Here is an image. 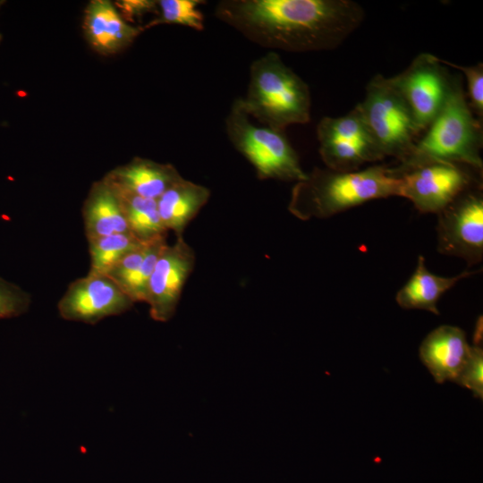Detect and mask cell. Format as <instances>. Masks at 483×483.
I'll return each mask as SVG.
<instances>
[{"mask_svg": "<svg viewBox=\"0 0 483 483\" xmlns=\"http://www.w3.org/2000/svg\"><path fill=\"white\" fill-rule=\"evenodd\" d=\"M215 16L262 47L302 53L336 48L365 12L352 0H223Z\"/></svg>", "mask_w": 483, "mask_h": 483, "instance_id": "cell-1", "label": "cell"}, {"mask_svg": "<svg viewBox=\"0 0 483 483\" xmlns=\"http://www.w3.org/2000/svg\"><path fill=\"white\" fill-rule=\"evenodd\" d=\"M400 193L401 178L393 167L373 165L352 172L315 167L292 188L289 210L303 220L326 218Z\"/></svg>", "mask_w": 483, "mask_h": 483, "instance_id": "cell-2", "label": "cell"}, {"mask_svg": "<svg viewBox=\"0 0 483 483\" xmlns=\"http://www.w3.org/2000/svg\"><path fill=\"white\" fill-rule=\"evenodd\" d=\"M426 130L411 155L393 167L395 171L429 162L482 169V127L468 104L460 76L452 78L446 99Z\"/></svg>", "mask_w": 483, "mask_h": 483, "instance_id": "cell-3", "label": "cell"}, {"mask_svg": "<svg viewBox=\"0 0 483 483\" xmlns=\"http://www.w3.org/2000/svg\"><path fill=\"white\" fill-rule=\"evenodd\" d=\"M246 95L239 98L244 112L262 125L284 131L310 120L308 84L275 52L254 60Z\"/></svg>", "mask_w": 483, "mask_h": 483, "instance_id": "cell-4", "label": "cell"}, {"mask_svg": "<svg viewBox=\"0 0 483 483\" xmlns=\"http://www.w3.org/2000/svg\"><path fill=\"white\" fill-rule=\"evenodd\" d=\"M355 107L383 157H393L401 163L411 155L420 131L391 77L375 75Z\"/></svg>", "mask_w": 483, "mask_h": 483, "instance_id": "cell-5", "label": "cell"}, {"mask_svg": "<svg viewBox=\"0 0 483 483\" xmlns=\"http://www.w3.org/2000/svg\"><path fill=\"white\" fill-rule=\"evenodd\" d=\"M225 131L233 148L252 165L259 179L297 182L307 178L284 131L253 123L239 98L225 118Z\"/></svg>", "mask_w": 483, "mask_h": 483, "instance_id": "cell-6", "label": "cell"}, {"mask_svg": "<svg viewBox=\"0 0 483 483\" xmlns=\"http://www.w3.org/2000/svg\"><path fill=\"white\" fill-rule=\"evenodd\" d=\"M394 171L401 178L400 197L408 199L421 213L438 214L470 190L472 182L461 165L447 162H429Z\"/></svg>", "mask_w": 483, "mask_h": 483, "instance_id": "cell-7", "label": "cell"}, {"mask_svg": "<svg viewBox=\"0 0 483 483\" xmlns=\"http://www.w3.org/2000/svg\"><path fill=\"white\" fill-rule=\"evenodd\" d=\"M421 132L442 108L452 77L436 56L422 53L401 73L391 77Z\"/></svg>", "mask_w": 483, "mask_h": 483, "instance_id": "cell-8", "label": "cell"}, {"mask_svg": "<svg viewBox=\"0 0 483 483\" xmlns=\"http://www.w3.org/2000/svg\"><path fill=\"white\" fill-rule=\"evenodd\" d=\"M437 250L465 259L469 265L483 257V198L466 191L438 214Z\"/></svg>", "mask_w": 483, "mask_h": 483, "instance_id": "cell-9", "label": "cell"}, {"mask_svg": "<svg viewBox=\"0 0 483 483\" xmlns=\"http://www.w3.org/2000/svg\"><path fill=\"white\" fill-rule=\"evenodd\" d=\"M134 302L106 275L89 271L72 282L59 300L60 316L70 321L96 324L129 310Z\"/></svg>", "mask_w": 483, "mask_h": 483, "instance_id": "cell-10", "label": "cell"}, {"mask_svg": "<svg viewBox=\"0 0 483 483\" xmlns=\"http://www.w3.org/2000/svg\"><path fill=\"white\" fill-rule=\"evenodd\" d=\"M194 264V251L182 236L163 248L148 282L146 301L154 320L165 322L172 318Z\"/></svg>", "mask_w": 483, "mask_h": 483, "instance_id": "cell-11", "label": "cell"}, {"mask_svg": "<svg viewBox=\"0 0 483 483\" xmlns=\"http://www.w3.org/2000/svg\"><path fill=\"white\" fill-rule=\"evenodd\" d=\"M419 352L435 381L442 384L457 380L470 355L471 346L462 329L443 325L424 338Z\"/></svg>", "mask_w": 483, "mask_h": 483, "instance_id": "cell-12", "label": "cell"}, {"mask_svg": "<svg viewBox=\"0 0 483 483\" xmlns=\"http://www.w3.org/2000/svg\"><path fill=\"white\" fill-rule=\"evenodd\" d=\"M83 30L89 45L104 55L123 50L144 30L143 27L128 23L108 0L89 3L85 9Z\"/></svg>", "mask_w": 483, "mask_h": 483, "instance_id": "cell-13", "label": "cell"}, {"mask_svg": "<svg viewBox=\"0 0 483 483\" xmlns=\"http://www.w3.org/2000/svg\"><path fill=\"white\" fill-rule=\"evenodd\" d=\"M182 178L171 164L135 157L113 169L103 179L118 190L157 200Z\"/></svg>", "mask_w": 483, "mask_h": 483, "instance_id": "cell-14", "label": "cell"}, {"mask_svg": "<svg viewBox=\"0 0 483 483\" xmlns=\"http://www.w3.org/2000/svg\"><path fill=\"white\" fill-rule=\"evenodd\" d=\"M87 240L130 233L119 197L104 179L91 186L82 207Z\"/></svg>", "mask_w": 483, "mask_h": 483, "instance_id": "cell-15", "label": "cell"}, {"mask_svg": "<svg viewBox=\"0 0 483 483\" xmlns=\"http://www.w3.org/2000/svg\"><path fill=\"white\" fill-rule=\"evenodd\" d=\"M474 271H463L454 276H441L430 272L423 256L418 258L414 272L397 292L398 305L407 309H423L439 314L437 302L441 296L459 281L474 275Z\"/></svg>", "mask_w": 483, "mask_h": 483, "instance_id": "cell-16", "label": "cell"}, {"mask_svg": "<svg viewBox=\"0 0 483 483\" xmlns=\"http://www.w3.org/2000/svg\"><path fill=\"white\" fill-rule=\"evenodd\" d=\"M209 197V189L183 177L172 185L157 199L165 230L182 236L188 224L207 204Z\"/></svg>", "mask_w": 483, "mask_h": 483, "instance_id": "cell-17", "label": "cell"}, {"mask_svg": "<svg viewBox=\"0 0 483 483\" xmlns=\"http://www.w3.org/2000/svg\"><path fill=\"white\" fill-rule=\"evenodd\" d=\"M113 188L119 197L129 231L132 235L144 242L166 235L167 231L162 224L156 199Z\"/></svg>", "mask_w": 483, "mask_h": 483, "instance_id": "cell-18", "label": "cell"}, {"mask_svg": "<svg viewBox=\"0 0 483 483\" xmlns=\"http://www.w3.org/2000/svg\"><path fill=\"white\" fill-rule=\"evenodd\" d=\"M319 155L328 169L338 172L356 171L367 162L384 158L370 140L320 141Z\"/></svg>", "mask_w": 483, "mask_h": 483, "instance_id": "cell-19", "label": "cell"}, {"mask_svg": "<svg viewBox=\"0 0 483 483\" xmlns=\"http://www.w3.org/2000/svg\"><path fill=\"white\" fill-rule=\"evenodd\" d=\"M89 271L106 274L116 262L147 242H140L131 233H113L88 241Z\"/></svg>", "mask_w": 483, "mask_h": 483, "instance_id": "cell-20", "label": "cell"}, {"mask_svg": "<svg viewBox=\"0 0 483 483\" xmlns=\"http://www.w3.org/2000/svg\"><path fill=\"white\" fill-rule=\"evenodd\" d=\"M202 0L157 1V17L143 27L144 30L160 24H176L200 31L204 30V15L199 9Z\"/></svg>", "mask_w": 483, "mask_h": 483, "instance_id": "cell-21", "label": "cell"}, {"mask_svg": "<svg viewBox=\"0 0 483 483\" xmlns=\"http://www.w3.org/2000/svg\"><path fill=\"white\" fill-rule=\"evenodd\" d=\"M317 138L318 142L334 140L372 141L355 106L345 115L323 117L317 126Z\"/></svg>", "mask_w": 483, "mask_h": 483, "instance_id": "cell-22", "label": "cell"}, {"mask_svg": "<svg viewBox=\"0 0 483 483\" xmlns=\"http://www.w3.org/2000/svg\"><path fill=\"white\" fill-rule=\"evenodd\" d=\"M166 244V235H161L150 240L140 267L120 286L121 290L134 303L137 301L146 302L150 276L157 260Z\"/></svg>", "mask_w": 483, "mask_h": 483, "instance_id": "cell-23", "label": "cell"}, {"mask_svg": "<svg viewBox=\"0 0 483 483\" xmlns=\"http://www.w3.org/2000/svg\"><path fill=\"white\" fill-rule=\"evenodd\" d=\"M30 303L29 292L0 276V319L13 318L26 313Z\"/></svg>", "mask_w": 483, "mask_h": 483, "instance_id": "cell-24", "label": "cell"}, {"mask_svg": "<svg viewBox=\"0 0 483 483\" xmlns=\"http://www.w3.org/2000/svg\"><path fill=\"white\" fill-rule=\"evenodd\" d=\"M443 64L454 67L460 70L466 78L467 96L469 97V106L474 114L478 117L483 115V64L479 63L473 66L458 65L445 60H441Z\"/></svg>", "mask_w": 483, "mask_h": 483, "instance_id": "cell-25", "label": "cell"}, {"mask_svg": "<svg viewBox=\"0 0 483 483\" xmlns=\"http://www.w3.org/2000/svg\"><path fill=\"white\" fill-rule=\"evenodd\" d=\"M483 350L471 346L470 355L455 383L470 390L475 397L483 398Z\"/></svg>", "mask_w": 483, "mask_h": 483, "instance_id": "cell-26", "label": "cell"}, {"mask_svg": "<svg viewBox=\"0 0 483 483\" xmlns=\"http://www.w3.org/2000/svg\"><path fill=\"white\" fill-rule=\"evenodd\" d=\"M148 242L122 258L105 275L120 287L140 267L146 255Z\"/></svg>", "mask_w": 483, "mask_h": 483, "instance_id": "cell-27", "label": "cell"}, {"mask_svg": "<svg viewBox=\"0 0 483 483\" xmlns=\"http://www.w3.org/2000/svg\"><path fill=\"white\" fill-rule=\"evenodd\" d=\"M116 6L120 8L121 14L126 21L157 11V1L153 0H123L117 2Z\"/></svg>", "mask_w": 483, "mask_h": 483, "instance_id": "cell-28", "label": "cell"}, {"mask_svg": "<svg viewBox=\"0 0 483 483\" xmlns=\"http://www.w3.org/2000/svg\"><path fill=\"white\" fill-rule=\"evenodd\" d=\"M475 345L479 346V342H481L482 338V319L481 318H479L476 326V332H475Z\"/></svg>", "mask_w": 483, "mask_h": 483, "instance_id": "cell-29", "label": "cell"}, {"mask_svg": "<svg viewBox=\"0 0 483 483\" xmlns=\"http://www.w3.org/2000/svg\"><path fill=\"white\" fill-rule=\"evenodd\" d=\"M4 1H0V7L2 6V4H4ZM2 39V35L0 34V41Z\"/></svg>", "mask_w": 483, "mask_h": 483, "instance_id": "cell-30", "label": "cell"}]
</instances>
